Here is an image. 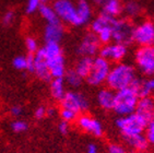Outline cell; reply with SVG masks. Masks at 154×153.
<instances>
[{"instance_id":"obj_1","label":"cell","mask_w":154,"mask_h":153,"mask_svg":"<svg viewBox=\"0 0 154 153\" xmlns=\"http://www.w3.org/2000/svg\"><path fill=\"white\" fill-rule=\"evenodd\" d=\"M136 79V70L132 66L118 62L110 68L109 73L107 76L106 83L108 88L116 92L125 88H128V86H131Z\"/></svg>"},{"instance_id":"obj_2","label":"cell","mask_w":154,"mask_h":153,"mask_svg":"<svg viewBox=\"0 0 154 153\" xmlns=\"http://www.w3.org/2000/svg\"><path fill=\"white\" fill-rule=\"evenodd\" d=\"M149 119L140 115L139 113L134 112L126 116H120L116 120V127L122 133L124 138L132 137L144 133Z\"/></svg>"},{"instance_id":"obj_3","label":"cell","mask_w":154,"mask_h":153,"mask_svg":"<svg viewBox=\"0 0 154 153\" xmlns=\"http://www.w3.org/2000/svg\"><path fill=\"white\" fill-rule=\"evenodd\" d=\"M139 98L140 95L132 86L116 91L113 111H115L119 116H126L136 112Z\"/></svg>"},{"instance_id":"obj_4","label":"cell","mask_w":154,"mask_h":153,"mask_svg":"<svg viewBox=\"0 0 154 153\" xmlns=\"http://www.w3.org/2000/svg\"><path fill=\"white\" fill-rule=\"evenodd\" d=\"M110 62L101 56L93 58V65L89 74L85 78L86 82L90 86H98L106 82L107 76L110 71Z\"/></svg>"},{"instance_id":"obj_5","label":"cell","mask_w":154,"mask_h":153,"mask_svg":"<svg viewBox=\"0 0 154 153\" xmlns=\"http://www.w3.org/2000/svg\"><path fill=\"white\" fill-rule=\"evenodd\" d=\"M53 8L60 22L79 27L77 7L71 0H54Z\"/></svg>"},{"instance_id":"obj_6","label":"cell","mask_w":154,"mask_h":153,"mask_svg":"<svg viewBox=\"0 0 154 153\" xmlns=\"http://www.w3.org/2000/svg\"><path fill=\"white\" fill-rule=\"evenodd\" d=\"M60 107L71 109L77 114L85 112L89 108V101L82 93L75 91H67L61 100L59 101Z\"/></svg>"},{"instance_id":"obj_7","label":"cell","mask_w":154,"mask_h":153,"mask_svg":"<svg viewBox=\"0 0 154 153\" xmlns=\"http://www.w3.org/2000/svg\"><path fill=\"white\" fill-rule=\"evenodd\" d=\"M136 64L139 70L145 76H154V45L142 46L137 50Z\"/></svg>"},{"instance_id":"obj_8","label":"cell","mask_w":154,"mask_h":153,"mask_svg":"<svg viewBox=\"0 0 154 153\" xmlns=\"http://www.w3.org/2000/svg\"><path fill=\"white\" fill-rule=\"evenodd\" d=\"M132 31L134 27L127 20H119L116 19L114 20L113 25H112V37L115 43H122V44L127 45L128 43L132 42Z\"/></svg>"},{"instance_id":"obj_9","label":"cell","mask_w":154,"mask_h":153,"mask_svg":"<svg viewBox=\"0 0 154 153\" xmlns=\"http://www.w3.org/2000/svg\"><path fill=\"white\" fill-rule=\"evenodd\" d=\"M132 42H136L141 47L154 45V24L150 21H145L134 27Z\"/></svg>"},{"instance_id":"obj_10","label":"cell","mask_w":154,"mask_h":153,"mask_svg":"<svg viewBox=\"0 0 154 153\" xmlns=\"http://www.w3.org/2000/svg\"><path fill=\"white\" fill-rule=\"evenodd\" d=\"M98 53L100 56L109 62H120L127 55V45L122 43H108L100 48Z\"/></svg>"},{"instance_id":"obj_11","label":"cell","mask_w":154,"mask_h":153,"mask_svg":"<svg viewBox=\"0 0 154 153\" xmlns=\"http://www.w3.org/2000/svg\"><path fill=\"white\" fill-rule=\"evenodd\" d=\"M75 123H77L78 127L82 131L90 133V135L94 136V137L100 138L104 133V129L101 121L88 114H80L78 116Z\"/></svg>"},{"instance_id":"obj_12","label":"cell","mask_w":154,"mask_h":153,"mask_svg":"<svg viewBox=\"0 0 154 153\" xmlns=\"http://www.w3.org/2000/svg\"><path fill=\"white\" fill-rule=\"evenodd\" d=\"M100 48H101V43L98 41L97 36L91 32L88 33L83 37L79 47H78V53L81 56L93 57L100 52Z\"/></svg>"},{"instance_id":"obj_13","label":"cell","mask_w":154,"mask_h":153,"mask_svg":"<svg viewBox=\"0 0 154 153\" xmlns=\"http://www.w3.org/2000/svg\"><path fill=\"white\" fill-rule=\"evenodd\" d=\"M33 73L35 74L39 80L42 81H51V76L49 73L47 61L45 58L44 54L42 52V48H38V50L34 54V67H33Z\"/></svg>"},{"instance_id":"obj_14","label":"cell","mask_w":154,"mask_h":153,"mask_svg":"<svg viewBox=\"0 0 154 153\" xmlns=\"http://www.w3.org/2000/svg\"><path fill=\"white\" fill-rule=\"evenodd\" d=\"M63 34L65 29L61 22L46 24L44 29V41L45 43H59L63 37Z\"/></svg>"},{"instance_id":"obj_15","label":"cell","mask_w":154,"mask_h":153,"mask_svg":"<svg viewBox=\"0 0 154 153\" xmlns=\"http://www.w3.org/2000/svg\"><path fill=\"white\" fill-rule=\"evenodd\" d=\"M47 61L48 69H49V73H51V79L53 78H63L66 71V61L63 55H58L53 58L46 59Z\"/></svg>"},{"instance_id":"obj_16","label":"cell","mask_w":154,"mask_h":153,"mask_svg":"<svg viewBox=\"0 0 154 153\" xmlns=\"http://www.w3.org/2000/svg\"><path fill=\"white\" fill-rule=\"evenodd\" d=\"M116 92L109 88L102 89L97 93V103L105 111H112L115 104Z\"/></svg>"},{"instance_id":"obj_17","label":"cell","mask_w":154,"mask_h":153,"mask_svg":"<svg viewBox=\"0 0 154 153\" xmlns=\"http://www.w3.org/2000/svg\"><path fill=\"white\" fill-rule=\"evenodd\" d=\"M77 14L78 21H79V27L89 23L92 18V9L88 0H78L77 1Z\"/></svg>"},{"instance_id":"obj_18","label":"cell","mask_w":154,"mask_h":153,"mask_svg":"<svg viewBox=\"0 0 154 153\" xmlns=\"http://www.w3.org/2000/svg\"><path fill=\"white\" fill-rule=\"evenodd\" d=\"M136 112L150 120L154 112V100L151 96H141L137 104Z\"/></svg>"},{"instance_id":"obj_19","label":"cell","mask_w":154,"mask_h":153,"mask_svg":"<svg viewBox=\"0 0 154 153\" xmlns=\"http://www.w3.org/2000/svg\"><path fill=\"white\" fill-rule=\"evenodd\" d=\"M132 86L136 89L138 94L141 96H150L152 93H154V78L149 80H139L137 78L134 82L132 83Z\"/></svg>"},{"instance_id":"obj_20","label":"cell","mask_w":154,"mask_h":153,"mask_svg":"<svg viewBox=\"0 0 154 153\" xmlns=\"http://www.w3.org/2000/svg\"><path fill=\"white\" fill-rule=\"evenodd\" d=\"M49 90H51V94L54 100L59 102L67 92L66 91V82L63 78H53V79H51Z\"/></svg>"},{"instance_id":"obj_21","label":"cell","mask_w":154,"mask_h":153,"mask_svg":"<svg viewBox=\"0 0 154 153\" xmlns=\"http://www.w3.org/2000/svg\"><path fill=\"white\" fill-rule=\"evenodd\" d=\"M124 139L125 141H126V143L131 149H134V151H137V152H143L149 147V142L143 133L132 136V137H128V138H124Z\"/></svg>"},{"instance_id":"obj_22","label":"cell","mask_w":154,"mask_h":153,"mask_svg":"<svg viewBox=\"0 0 154 153\" xmlns=\"http://www.w3.org/2000/svg\"><path fill=\"white\" fill-rule=\"evenodd\" d=\"M122 12V6L119 0H105L102 6V13L117 18Z\"/></svg>"},{"instance_id":"obj_23","label":"cell","mask_w":154,"mask_h":153,"mask_svg":"<svg viewBox=\"0 0 154 153\" xmlns=\"http://www.w3.org/2000/svg\"><path fill=\"white\" fill-rule=\"evenodd\" d=\"M115 20V18H112L109 15H106L104 13H101L97 18L94 19L91 23V30H92V33L94 34H97L100 31H102L105 27H110L113 25V22Z\"/></svg>"},{"instance_id":"obj_24","label":"cell","mask_w":154,"mask_h":153,"mask_svg":"<svg viewBox=\"0 0 154 153\" xmlns=\"http://www.w3.org/2000/svg\"><path fill=\"white\" fill-rule=\"evenodd\" d=\"M38 13L41 15L43 20H45V22L47 24H51V23H58L60 22L58 17H57L56 12L54 10L53 6H49L46 2L42 3L41 7L38 8Z\"/></svg>"},{"instance_id":"obj_25","label":"cell","mask_w":154,"mask_h":153,"mask_svg":"<svg viewBox=\"0 0 154 153\" xmlns=\"http://www.w3.org/2000/svg\"><path fill=\"white\" fill-rule=\"evenodd\" d=\"M93 65V57L89 56H81V58L79 59V61L77 62L74 70L77 71L78 73L82 76L83 79H85L88 74H89L91 68Z\"/></svg>"},{"instance_id":"obj_26","label":"cell","mask_w":154,"mask_h":153,"mask_svg":"<svg viewBox=\"0 0 154 153\" xmlns=\"http://www.w3.org/2000/svg\"><path fill=\"white\" fill-rule=\"evenodd\" d=\"M63 80H65L66 84H68L69 86L75 89L79 88L82 84L83 78L74 69H71V70L66 71L65 76H63Z\"/></svg>"},{"instance_id":"obj_27","label":"cell","mask_w":154,"mask_h":153,"mask_svg":"<svg viewBox=\"0 0 154 153\" xmlns=\"http://www.w3.org/2000/svg\"><path fill=\"white\" fill-rule=\"evenodd\" d=\"M42 52L46 59L53 58L62 54L59 43H45V45L42 47Z\"/></svg>"},{"instance_id":"obj_28","label":"cell","mask_w":154,"mask_h":153,"mask_svg":"<svg viewBox=\"0 0 154 153\" xmlns=\"http://www.w3.org/2000/svg\"><path fill=\"white\" fill-rule=\"evenodd\" d=\"M59 115H60L61 120L67 121V123H69V124L77 120L78 116H79V114H77V113L73 112V111H71V109L62 108V107H60Z\"/></svg>"},{"instance_id":"obj_29","label":"cell","mask_w":154,"mask_h":153,"mask_svg":"<svg viewBox=\"0 0 154 153\" xmlns=\"http://www.w3.org/2000/svg\"><path fill=\"white\" fill-rule=\"evenodd\" d=\"M95 35L97 36L98 41H100L101 44H108V43L113 41V37H112V27H105L102 31H100L97 34H95Z\"/></svg>"},{"instance_id":"obj_30","label":"cell","mask_w":154,"mask_h":153,"mask_svg":"<svg viewBox=\"0 0 154 153\" xmlns=\"http://www.w3.org/2000/svg\"><path fill=\"white\" fill-rule=\"evenodd\" d=\"M128 17H137L140 13V6L134 1H129L124 8Z\"/></svg>"},{"instance_id":"obj_31","label":"cell","mask_w":154,"mask_h":153,"mask_svg":"<svg viewBox=\"0 0 154 153\" xmlns=\"http://www.w3.org/2000/svg\"><path fill=\"white\" fill-rule=\"evenodd\" d=\"M11 128L14 133H21L26 131L27 128H29V125H27L26 121L22 120V119H15L14 121L11 123Z\"/></svg>"},{"instance_id":"obj_32","label":"cell","mask_w":154,"mask_h":153,"mask_svg":"<svg viewBox=\"0 0 154 153\" xmlns=\"http://www.w3.org/2000/svg\"><path fill=\"white\" fill-rule=\"evenodd\" d=\"M145 138L148 140L149 144H153L154 145V118H151L149 120L146 128H145Z\"/></svg>"},{"instance_id":"obj_33","label":"cell","mask_w":154,"mask_h":153,"mask_svg":"<svg viewBox=\"0 0 154 153\" xmlns=\"http://www.w3.org/2000/svg\"><path fill=\"white\" fill-rule=\"evenodd\" d=\"M12 65H13V67H14L17 70H20V71L26 70L27 69L26 56H17L13 59Z\"/></svg>"},{"instance_id":"obj_34","label":"cell","mask_w":154,"mask_h":153,"mask_svg":"<svg viewBox=\"0 0 154 153\" xmlns=\"http://www.w3.org/2000/svg\"><path fill=\"white\" fill-rule=\"evenodd\" d=\"M25 47H26L29 54H35L39 48L37 41L34 37H31V36L26 37V39H25Z\"/></svg>"},{"instance_id":"obj_35","label":"cell","mask_w":154,"mask_h":153,"mask_svg":"<svg viewBox=\"0 0 154 153\" xmlns=\"http://www.w3.org/2000/svg\"><path fill=\"white\" fill-rule=\"evenodd\" d=\"M44 0H27L26 3V12L27 13H35L38 11V8L41 7L42 3H44Z\"/></svg>"},{"instance_id":"obj_36","label":"cell","mask_w":154,"mask_h":153,"mask_svg":"<svg viewBox=\"0 0 154 153\" xmlns=\"http://www.w3.org/2000/svg\"><path fill=\"white\" fill-rule=\"evenodd\" d=\"M15 20V13L13 11H7L2 17V24L3 25H6V27H10L13 24Z\"/></svg>"},{"instance_id":"obj_37","label":"cell","mask_w":154,"mask_h":153,"mask_svg":"<svg viewBox=\"0 0 154 153\" xmlns=\"http://www.w3.org/2000/svg\"><path fill=\"white\" fill-rule=\"evenodd\" d=\"M108 153H127L124 148L120 144L117 143H112L108 147Z\"/></svg>"},{"instance_id":"obj_38","label":"cell","mask_w":154,"mask_h":153,"mask_svg":"<svg viewBox=\"0 0 154 153\" xmlns=\"http://www.w3.org/2000/svg\"><path fill=\"white\" fill-rule=\"evenodd\" d=\"M10 114H11V116H13V117L19 118L21 115L23 114V108H22L20 105H13L11 108H10Z\"/></svg>"},{"instance_id":"obj_39","label":"cell","mask_w":154,"mask_h":153,"mask_svg":"<svg viewBox=\"0 0 154 153\" xmlns=\"http://www.w3.org/2000/svg\"><path fill=\"white\" fill-rule=\"evenodd\" d=\"M46 116V107L45 106H38L34 112V117L36 119H43Z\"/></svg>"},{"instance_id":"obj_40","label":"cell","mask_w":154,"mask_h":153,"mask_svg":"<svg viewBox=\"0 0 154 153\" xmlns=\"http://www.w3.org/2000/svg\"><path fill=\"white\" fill-rule=\"evenodd\" d=\"M58 130H59V133H62V135H67L69 131V123L61 120L59 123V125H58Z\"/></svg>"},{"instance_id":"obj_41","label":"cell","mask_w":154,"mask_h":153,"mask_svg":"<svg viewBox=\"0 0 154 153\" xmlns=\"http://www.w3.org/2000/svg\"><path fill=\"white\" fill-rule=\"evenodd\" d=\"M86 153H98V148L95 143H90L86 147Z\"/></svg>"},{"instance_id":"obj_42","label":"cell","mask_w":154,"mask_h":153,"mask_svg":"<svg viewBox=\"0 0 154 153\" xmlns=\"http://www.w3.org/2000/svg\"><path fill=\"white\" fill-rule=\"evenodd\" d=\"M56 114V109L54 107H46V116H49V117H53Z\"/></svg>"},{"instance_id":"obj_43","label":"cell","mask_w":154,"mask_h":153,"mask_svg":"<svg viewBox=\"0 0 154 153\" xmlns=\"http://www.w3.org/2000/svg\"><path fill=\"white\" fill-rule=\"evenodd\" d=\"M104 1H105V0H93V2H94L96 6H100V7L103 6Z\"/></svg>"},{"instance_id":"obj_44","label":"cell","mask_w":154,"mask_h":153,"mask_svg":"<svg viewBox=\"0 0 154 153\" xmlns=\"http://www.w3.org/2000/svg\"><path fill=\"white\" fill-rule=\"evenodd\" d=\"M131 153H141V152H137V151H134V152H131Z\"/></svg>"}]
</instances>
